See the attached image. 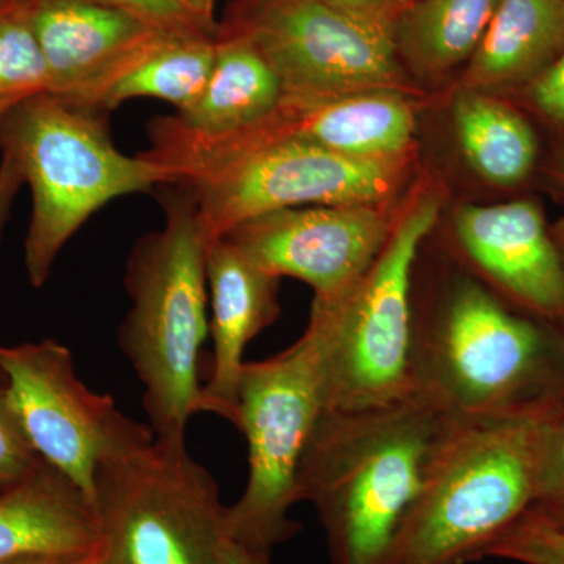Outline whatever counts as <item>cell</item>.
Instances as JSON below:
<instances>
[{"label":"cell","instance_id":"3","mask_svg":"<svg viewBox=\"0 0 564 564\" xmlns=\"http://www.w3.org/2000/svg\"><path fill=\"white\" fill-rule=\"evenodd\" d=\"M417 391L452 417H491L564 397V337L513 313L484 282L448 278L414 306Z\"/></svg>","mask_w":564,"mask_h":564},{"label":"cell","instance_id":"27","mask_svg":"<svg viewBox=\"0 0 564 564\" xmlns=\"http://www.w3.org/2000/svg\"><path fill=\"white\" fill-rule=\"evenodd\" d=\"M93 2L124 11L158 31L210 35L193 20L181 0H93Z\"/></svg>","mask_w":564,"mask_h":564},{"label":"cell","instance_id":"9","mask_svg":"<svg viewBox=\"0 0 564 564\" xmlns=\"http://www.w3.org/2000/svg\"><path fill=\"white\" fill-rule=\"evenodd\" d=\"M408 161L348 158L302 137H267L207 159L177 184L191 187L214 240L270 212L384 207L402 187Z\"/></svg>","mask_w":564,"mask_h":564},{"label":"cell","instance_id":"22","mask_svg":"<svg viewBox=\"0 0 564 564\" xmlns=\"http://www.w3.org/2000/svg\"><path fill=\"white\" fill-rule=\"evenodd\" d=\"M455 131L467 162L486 181L514 185L524 181L536 162V139L514 110L485 91L456 95Z\"/></svg>","mask_w":564,"mask_h":564},{"label":"cell","instance_id":"15","mask_svg":"<svg viewBox=\"0 0 564 564\" xmlns=\"http://www.w3.org/2000/svg\"><path fill=\"white\" fill-rule=\"evenodd\" d=\"M210 292L214 361L203 386L202 413L239 422V388L247 345L280 315V278L263 270L250 254L226 237L206 248Z\"/></svg>","mask_w":564,"mask_h":564},{"label":"cell","instance_id":"24","mask_svg":"<svg viewBox=\"0 0 564 564\" xmlns=\"http://www.w3.org/2000/svg\"><path fill=\"white\" fill-rule=\"evenodd\" d=\"M530 514L564 527V397L545 410Z\"/></svg>","mask_w":564,"mask_h":564},{"label":"cell","instance_id":"34","mask_svg":"<svg viewBox=\"0 0 564 564\" xmlns=\"http://www.w3.org/2000/svg\"><path fill=\"white\" fill-rule=\"evenodd\" d=\"M229 564H251L248 562L247 556L236 547V545L231 544L229 547Z\"/></svg>","mask_w":564,"mask_h":564},{"label":"cell","instance_id":"17","mask_svg":"<svg viewBox=\"0 0 564 564\" xmlns=\"http://www.w3.org/2000/svg\"><path fill=\"white\" fill-rule=\"evenodd\" d=\"M99 524L90 497L43 462L18 484L0 489V562L91 558Z\"/></svg>","mask_w":564,"mask_h":564},{"label":"cell","instance_id":"14","mask_svg":"<svg viewBox=\"0 0 564 564\" xmlns=\"http://www.w3.org/2000/svg\"><path fill=\"white\" fill-rule=\"evenodd\" d=\"M454 234L466 261L494 288L543 317L564 315L562 261L536 204H466L456 210Z\"/></svg>","mask_w":564,"mask_h":564},{"label":"cell","instance_id":"26","mask_svg":"<svg viewBox=\"0 0 564 564\" xmlns=\"http://www.w3.org/2000/svg\"><path fill=\"white\" fill-rule=\"evenodd\" d=\"M40 463L11 408L6 384L0 383V489L18 484Z\"/></svg>","mask_w":564,"mask_h":564},{"label":"cell","instance_id":"19","mask_svg":"<svg viewBox=\"0 0 564 564\" xmlns=\"http://www.w3.org/2000/svg\"><path fill=\"white\" fill-rule=\"evenodd\" d=\"M563 46L564 0H500L463 88L486 91L533 79Z\"/></svg>","mask_w":564,"mask_h":564},{"label":"cell","instance_id":"37","mask_svg":"<svg viewBox=\"0 0 564 564\" xmlns=\"http://www.w3.org/2000/svg\"><path fill=\"white\" fill-rule=\"evenodd\" d=\"M22 0H0V9L3 7L14 6V3H20Z\"/></svg>","mask_w":564,"mask_h":564},{"label":"cell","instance_id":"35","mask_svg":"<svg viewBox=\"0 0 564 564\" xmlns=\"http://www.w3.org/2000/svg\"><path fill=\"white\" fill-rule=\"evenodd\" d=\"M24 98H3L0 99V117L6 113L7 110L11 109L18 101Z\"/></svg>","mask_w":564,"mask_h":564},{"label":"cell","instance_id":"36","mask_svg":"<svg viewBox=\"0 0 564 564\" xmlns=\"http://www.w3.org/2000/svg\"><path fill=\"white\" fill-rule=\"evenodd\" d=\"M555 173H556V176H558L560 180H562L564 182V155H563V158L558 159V162H556Z\"/></svg>","mask_w":564,"mask_h":564},{"label":"cell","instance_id":"23","mask_svg":"<svg viewBox=\"0 0 564 564\" xmlns=\"http://www.w3.org/2000/svg\"><path fill=\"white\" fill-rule=\"evenodd\" d=\"M46 63L28 13V0L0 9V99L47 93Z\"/></svg>","mask_w":564,"mask_h":564},{"label":"cell","instance_id":"30","mask_svg":"<svg viewBox=\"0 0 564 564\" xmlns=\"http://www.w3.org/2000/svg\"><path fill=\"white\" fill-rule=\"evenodd\" d=\"M22 184H24V177H22L17 163L9 155L2 154V163H0V236H2L3 226L9 220L11 206H13Z\"/></svg>","mask_w":564,"mask_h":564},{"label":"cell","instance_id":"25","mask_svg":"<svg viewBox=\"0 0 564 564\" xmlns=\"http://www.w3.org/2000/svg\"><path fill=\"white\" fill-rule=\"evenodd\" d=\"M488 556L521 564H564V527L527 513L494 543Z\"/></svg>","mask_w":564,"mask_h":564},{"label":"cell","instance_id":"5","mask_svg":"<svg viewBox=\"0 0 564 564\" xmlns=\"http://www.w3.org/2000/svg\"><path fill=\"white\" fill-rule=\"evenodd\" d=\"M102 110L51 95L28 96L0 117V150L17 163L32 193L24 262L33 288L85 221L107 203L173 184L169 170L122 154Z\"/></svg>","mask_w":564,"mask_h":564},{"label":"cell","instance_id":"20","mask_svg":"<svg viewBox=\"0 0 564 564\" xmlns=\"http://www.w3.org/2000/svg\"><path fill=\"white\" fill-rule=\"evenodd\" d=\"M217 36L161 32L132 52L82 104L102 111L151 98L187 109L209 79Z\"/></svg>","mask_w":564,"mask_h":564},{"label":"cell","instance_id":"12","mask_svg":"<svg viewBox=\"0 0 564 564\" xmlns=\"http://www.w3.org/2000/svg\"><path fill=\"white\" fill-rule=\"evenodd\" d=\"M395 220L383 207L307 206L259 215L226 234L273 276H291L333 300L377 261Z\"/></svg>","mask_w":564,"mask_h":564},{"label":"cell","instance_id":"31","mask_svg":"<svg viewBox=\"0 0 564 564\" xmlns=\"http://www.w3.org/2000/svg\"><path fill=\"white\" fill-rule=\"evenodd\" d=\"M181 2L204 31L214 36L218 35V28L214 18L217 0H181Z\"/></svg>","mask_w":564,"mask_h":564},{"label":"cell","instance_id":"2","mask_svg":"<svg viewBox=\"0 0 564 564\" xmlns=\"http://www.w3.org/2000/svg\"><path fill=\"white\" fill-rule=\"evenodd\" d=\"M163 187L165 225L141 237L129 258L124 282L131 310L118 329V344L143 384L154 443L184 452L188 422L202 413L209 237L191 187Z\"/></svg>","mask_w":564,"mask_h":564},{"label":"cell","instance_id":"29","mask_svg":"<svg viewBox=\"0 0 564 564\" xmlns=\"http://www.w3.org/2000/svg\"><path fill=\"white\" fill-rule=\"evenodd\" d=\"M321 2L356 17L397 24L400 14L413 0H321Z\"/></svg>","mask_w":564,"mask_h":564},{"label":"cell","instance_id":"8","mask_svg":"<svg viewBox=\"0 0 564 564\" xmlns=\"http://www.w3.org/2000/svg\"><path fill=\"white\" fill-rule=\"evenodd\" d=\"M95 564H229L225 505L188 451L152 443L102 464L93 497Z\"/></svg>","mask_w":564,"mask_h":564},{"label":"cell","instance_id":"28","mask_svg":"<svg viewBox=\"0 0 564 564\" xmlns=\"http://www.w3.org/2000/svg\"><path fill=\"white\" fill-rule=\"evenodd\" d=\"M530 98L545 117L564 124V46L530 82Z\"/></svg>","mask_w":564,"mask_h":564},{"label":"cell","instance_id":"11","mask_svg":"<svg viewBox=\"0 0 564 564\" xmlns=\"http://www.w3.org/2000/svg\"><path fill=\"white\" fill-rule=\"evenodd\" d=\"M0 373L33 451L91 502L104 463L154 443L150 425L132 421L110 395L91 391L77 377L63 344L0 345Z\"/></svg>","mask_w":564,"mask_h":564},{"label":"cell","instance_id":"16","mask_svg":"<svg viewBox=\"0 0 564 564\" xmlns=\"http://www.w3.org/2000/svg\"><path fill=\"white\" fill-rule=\"evenodd\" d=\"M47 93L84 102L132 52L162 31L93 0H28Z\"/></svg>","mask_w":564,"mask_h":564},{"label":"cell","instance_id":"7","mask_svg":"<svg viewBox=\"0 0 564 564\" xmlns=\"http://www.w3.org/2000/svg\"><path fill=\"white\" fill-rule=\"evenodd\" d=\"M323 411L321 361L310 333L273 358L245 364L236 429L248 445V480L240 499L226 507L225 525L251 564H270L274 547L302 530L289 514L300 502V466Z\"/></svg>","mask_w":564,"mask_h":564},{"label":"cell","instance_id":"10","mask_svg":"<svg viewBox=\"0 0 564 564\" xmlns=\"http://www.w3.org/2000/svg\"><path fill=\"white\" fill-rule=\"evenodd\" d=\"M226 29L258 46L292 101L367 91L413 95L393 22L345 13L321 0H245Z\"/></svg>","mask_w":564,"mask_h":564},{"label":"cell","instance_id":"33","mask_svg":"<svg viewBox=\"0 0 564 564\" xmlns=\"http://www.w3.org/2000/svg\"><path fill=\"white\" fill-rule=\"evenodd\" d=\"M554 242L556 245V250H558L560 261H562L563 273H564V221L560 223L558 228L554 232Z\"/></svg>","mask_w":564,"mask_h":564},{"label":"cell","instance_id":"1","mask_svg":"<svg viewBox=\"0 0 564 564\" xmlns=\"http://www.w3.org/2000/svg\"><path fill=\"white\" fill-rule=\"evenodd\" d=\"M454 417L422 393L323 411L304 451L300 502H311L333 564H384Z\"/></svg>","mask_w":564,"mask_h":564},{"label":"cell","instance_id":"4","mask_svg":"<svg viewBox=\"0 0 564 564\" xmlns=\"http://www.w3.org/2000/svg\"><path fill=\"white\" fill-rule=\"evenodd\" d=\"M551 404L491 417H454L384 564L486 558L532 507L541 425Z\"/></svg>","mask_w":564,"mask_h":564},{"label":"cell","instance_id":"21","mask_svg":"<svg viewBox=\"0 0 564 564\" xmlns=\"http://www.w3.org/2000/svg\"><path fill=\"white\" fill-rule=\"evenodd\" d=\"M500 0H413L395 24L400 61L422 77L469 62Z\"/></svg>","mask_w":564,"mask_h":564},{"label":"cell","instance_id":"18","mask_svg":"<svg viewBox=\"0 0 564 564\" xmlns=\"http://www.w3.org/2000/svg\"><path fill=\"white\" fill-rule=\"evenodd\" d=\"M285 132L356 159L408 158L415 113L410 95L367 91L318 102L284 98Z\"/></svg>","mask_w":564,"mask_h":564},{"label":"cell","instance_id":"32","mask_svg":"<svg viewBox=\"0 0 564 564\" xmlns=\"http://www.w3.org/2000/svg\"><path fill=\"white\" fill-rule=\"evenodd\" d=\"M0 564H95V556H91V558H47V556H39V558L11 560V562H0Z\"/></svg>","mask_w":564,"mask_h":564},{"label":"cell","instance_id":"6","mask_svg":"<svg viewBox=\"0 0 564 564\" xmlns=\"http://www.w3.org/2000/svg\"><path fill=\"white\" fill-rule=\"evenodd\" d=\"M440 210L436 193L415 196L367 272L336 299L314 300L306 332L318 351L325 411L383 406L419 393L415 267Z\"/></svg>","mask_w":564,"mask_h":564},{"label":"cell","instance_id":"13","mask_svg":"<svg viewBox=\"0 0 564 564\" xmlns=\"http://www.w3.org/2000/svg\"><path fill=\"white\" fill-rule=\"evenodd\" d=\"M284 101L280 77L243 33L218 32L209 79L187 109L150 124L143 158L165 169L192 152L237 139L269 120Z\"/></svg>","mask_w":564,"mask_h":564}]
</instances>
